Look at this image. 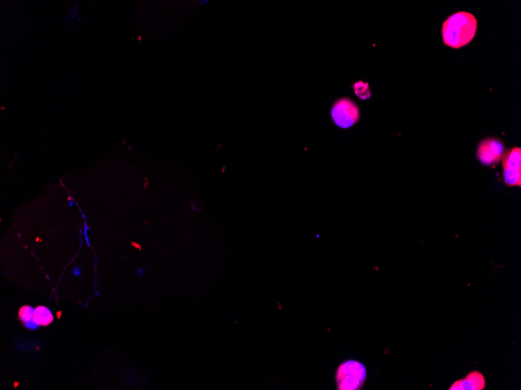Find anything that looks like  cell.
I'll return each instance as SVG.
<instances>
[{
    "instance_id": "6da1fadb",
    "label": "cell",
    "mask_w": 521,
    "mask_h": 390,
    "mask_svg": "<svg viewBox=\"0 0 521 390\" xmlns=\"http://www.w3.org/2000/svg\"><path fill=\"white\" fill-rule=\"evenodd\" d=\"M477 22L475 16L467 12H458L449 16L442 28L446 46L459 49L469 44L475 36Z\"/></svg>"
},
{
    "instance_id": "5b68a950",
    "label": "cell",
    "mask_w": 521,
    "mask_h": 390,
    "mask_svg": "<svg viewBox=\"0 0 521 390\" xmlns=\"http://www.w3.org/2000/svg\"><path fill=\"white\" fill-rule=\"evenodd\" d=\"M486 386V380L481 373L474 371L470 373L465 379L454 382L450 387L453 390H480Z\"/></svg>"
},
{
    "instance_id": "30bf717a",
    "label": "cell",
    "mask_w": 521,
    "mask_h": 390,
    "mask_svg": "<svg viewBox=\"0 0 521 390\" xmlns=\"http://www.w3.org/2000/svg\"><path fill=\"white\" fill-rule=\"evenodd\" d=\"M25 325L27 327V328H28V329L31 330L35 329V328H37V327L38 326V325H37V324H36L33 320L31 321V322H28V323L25 324Z\"/></svg>"
},
{
    "instance_id": "52a82bcc",
    "label": "cell",
    "mask_w": 521,
    "mask_h": 390,
    "mask_svg": "<svg viewBox=\"0 0 521 390\" xmlns=\"http://www.w3.org/2000/svg\"><path fill=\"white\" fill-rule=\"evenodd\" d=\"M54 317L52 312L46 306H38L34 309L33 321L37 325L47 326L53 322Z\"/></svg>"
},
{
    "instance_id": "7a4b0ae2",
    "label": "cell",
    "mask_w": 521,
    "mask_h": 390,
    "mask_svg": "<svg viewBox=\"0 0 521 390\" xmlns=\"http://www.w3.org/2000/svg\"><path fill=\"white\" fill-rule=\"evenodd\" d=\"M367 378V370L362 363L350 361L340 364L336 373L338 389L357 390L361 388Z\"/></svg>"
},
{
    "instance_id": "9c48e42d",
    "label": "cell",
    "mask_w": 521,
    "mask_h": 390,
    "mask_svg": "<svg viewBox=\"0 0 521 390\" xmlns=\"http://www.w3.org/2000/svg\"><path fill=\"white\" fill-rule=\"evenodd\" d=\"M34 310L31 306L24 305L18 311V319L23 324L31 322L34 318Z\"/></svg>"
},
{
    "instance_id": "8992f818",
    "label": "cell",
    "mask_w": 521,
    "mask_h": 390,
    "mask_svg": "<svg viewBox=\"0 0 521 390\" xmlns=\"http://www.w3.org/2000/svg\"><path fill=\"white\" fill-rule=\"evenodd\" d=\"M504 172L521 173V149L513 148L504 153L503 156Z\"/></svg>"
},
{
    "instance_id": "3957f363",
    "label": "cell",
    "mask_w": 521,
    "mask_h": 390,
    "mask_svg": "<svg viewBox=\"0 0 521 390\" xmlns=\"http://www.w3.org/2000/svg\"><path fill=\"white\" fill-rule=\"evenodd\" d=\"M360 109L355 102L348 97L336 100L331 109V116L337 127L348 129L355 125L360 118Z\"/></svg>"
},
{
    "instance_id": "4fadbf2b",
    "label": "cell",
    "mask_w": 521,
    "mask_h": 390,
    "mask_svg": "<svg viewBox=\"0 0 521 390\" xmlns=\"http://www.w3.org/2000/svg\"><path fill=\"white\" fill-rule=\"evenodd\" d=\"M73 201H71V202H69V206L72 207V206H73Z\"/></svg>"
},
{
    "instance_id": "8fae6325",
    "label": "cell",
    "mask_w": 521,
    "mask_h": 390,
    "mask_svg": "<svg viewBox=\"0 0 521 390\" xmlns=\"http://www.w3.org/2000/svg\"><path fill=\"white\" fill-rule=\"evenodd\" d=\"M131 244L132 245H133V247H134V248L138 249V250H142V246L140 245V244H138V243L133 242V241H132Z\"/></svg>"
},
{
    "instance_id": "277c9868",
    "label": "cell",
    "mask_w": 521,
    "mask_h": 390,
    "mask_svg": "<svg viewBox=\"0 0 521 390\" xmlns=\"http://www.w3.org/2000/svg\"><path fill=\"white\" fill-rule=\"evenodd\" d=\"M505 153L504 142L497 138H486L477 147V160L485 166H496Z\"/></svg>"
},
{
    "instance_id": "ba28073f",
    "label": "cell",
    "mask_w": 521,
    "mask_h": 390,
    "mask_svg": "<svg viewBox=\"0 0 521 390\" xmlns=\"http://www.w3.org/2000/svg\"><path fill=\"white\" fill-rule=\"evenodd\" d=\"M353 88L356 96L361 100H368L372 96L369 84L364 83L363 81H358L357 83L354 84Z\"/></svg>"
},
{
    "instance_id": "7c38bea8",
    "label": "cell",
    "mask_w": 521,
    "mask_h": 390,
    "mask_svg": "<svg viewBox=\"0 0 521 390\" xmlns=\"http://www.w3.org/2000/svg\"><path fill=\"white\" fill-rule=\"evenodd\" d=\"M73 273L75 275H78V274H81V269L80 268H74L73 270Z\"/></svg>"
}]
</instances>
